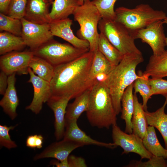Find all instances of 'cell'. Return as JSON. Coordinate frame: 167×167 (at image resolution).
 <instances>
[{
	"label": "cell",
	"instance_id": "1",
	"mask_svg": "<svg viewBox=\"0 0 167 167\" xmlns=\"http://www.w3.org/2000/svg\"><path fill=\"white\" fill-rule=\"evenodd\" d=\"M94 53L89 51L70 62L54 67L50 82L51 96L75 98L89 89L94 82L89 78Z\"/></svg>",
	"mask_w": 167,
	"mask_h": 167
},
{
	"label": "cell",
	"instance_id": "2",
	"mask_svg": "<svg viewBox=\"0 0 167 167\" xmlns=\"http://www.w3.org/2000/svg\"><path fill=\"white\" fill-rule=\"evenodd\" d=\"M144 61L142 54L124 55L103 80L108 88L117 115L121 111V99L126 89L139 77L136 73L137 66Z\"/></svg>",
	"mask_w": 167,
	"mask_h": 167
},
{
	"label": "cell",
	"instance_id": "3",
	"mask_svg": "<svg viewBox=\"0 0 167 167\" xmlns=\"http://www.w3.org/2000/svg\"><path fill=\"white\" fill-rule=\"evenodd\" d=\"M86 116L91 125L109 129L117 125V114L109 90L103 80L96 79L90 89Z\"/></svg>",
	"mask_w": 167,
	"mask_h": 167
},
{
	"label": "cell",
	"instance_id": "4",
	"mask_svg": "<svg viewBox=\"0 0 167 167\" xmlns=\"http://www.w3.org/2000/svg\"><path fill=\"white\" fill-rule=\"evenodd\" d=\"M115 11L114 20L133 32L156 21L163 20L167 15L162 11L154 10L146 4H140L131 9L121 6Z\"/></svg>",
	"mask_w": 167,
	"mask_h": 167
},
{
	"label": "cell",
	"instance_id": "5",
	"mask_svg": "<svg viewBox=\"0 0 167 167\" xmlns=\"http://www.w3.org/2000/svg\"><path fill=\"white\" fill-rule=\"evenodd\" d=\"M73 15L80 26V38L88 42L89 51L94 53L98 50V25L102 19L98 10L90 0H84V4L76 9Z\"/></svg>",
	"mask_w": 167,
	"mask_h": 167
},
{
	"label": "cell",
	"instance_id": "6",
	"mask_svg": "<svg viewBox=\"0 0 167 167\" xmlns=\"http://www.w3.org/2000/svg\"><path fill=\"white\" fill-rule=\"evenodd\" d=\"M98 29L109 41L124 55L129 54H142L136 46L134 32L115 20L101 19Z\"/></svg>",
	"mask_w": 167,
	"mask_h": 167
},
{
	"label": "cell",
	"instance_id": "7",
	"mask_svg": "<svg viewBox=\"0 0 167 167\" xmlns=\"http://www.w3.org/2000/svg\"><path fill=\"white\" fill-rule=\"evenodd\" d=\"M89 51V49L78 48L53 39L33 52L34 55L44 59L55 67L71 61Z\"/></svg>",
	"mask_w": 167,
	"mask_h": 167
},
{
	"label": "cell",
	"instance_id": "8",
	"mask_svg": "<svg viewBox=\"0 0 167 167\" xmlns=\"http://www.w3.org/2000/svg\"><path fill=\"white\" fill-rule=\"evenodd\" d=\"M22 24L21 36L25 44L33 51L53 39L49 23L38 24L30 22L24 18L20 19Z\"/></svg>",
	"mask_w": 167,
	"mask_h": 167
},
{
	"label": "cell",
	"instance_id": "9",
	"mask_svg": "<svg viewBox=\"0 0 167 167\" xmlns=\"http://www.w3.org/2000/svg\"><path fill=\"white\" fill-rule=\"evenodd\" d=\"M113 143L123 150L122 154L133 152L138 154L142 159L150 158L153 155L145 148L142 139L133 133L128 134L122 131L117 125L112 126Z\"/></svg>",
	"mask_w": 167,
	"mask_h": 167
},
{
	"label": "cell",
	"instance_id": "10",
	"mask_svg": "<svg viewBox=\"0 0 167 167\" xmlns=\"http://www.w3.org/2000/svg\"><path fill=\"white\" fill-rule=\"evenodd\" d=\"M164 24L163 20H157L134 32L135 39H140L143 43L148 45L155 56L159 55L165 50L166 37Z\"/></svg>",
	"mask_w": 167,
	"mask_h": 167
},
{
	"label": "cell",
	"instance_id": "11",
	"mask_svg": "<svg viewBox=\"0 0 167 167\" xmlns=\"http://www.w3.org/2000/svg\"><path fill=\"white\" fill-rule=\"evenodd\" d=\"M30 50L14 51L2 55L0 57V68L8 76L14 73L21 75L28 74L29 63L34 56Z\"/></svg>",
	"mask_w": 167,
	"mask_h": 167
},
{
	"label": "cell",
	"instance_id": "12",
	"mask_svg": "<svg viewBox=\"0 0 167 167\" xmlns=\"http://www.w3.org/2000/svg\"><path fill=\"white\" fill-rule=\"evenodd\" d=\"M28 72L30 78L28 82L32 84L34 93L32 101L26 109L37 114L41 110L43 103L47 102L51 96L50 84L35 75L29 67Z\"/></svg>",
	"mask_w": 167,
	"mask_h": 167
},
{
	"label": "cell",
	"instance_id": "13",
	"mask_svg": "<svg viewBox=\"0 0 167 167\" xmlns=\"http://www.w3.org/2000/svg\"><path fill=\"white\" fill-rule=\"evenodd\" d=\"M49 24L53 36L59 37L75 47L89 49L90 45L88 41L74 35L71 28L72 20L69 18L51 21Z\"/></svg>",
	"mask_w": 167,
	"mask_h": 167
},
{
	"label": "cell",
	"instance_id": "14",
	"mask_svg": "<svg viewBox=\"0 0 167 167\" xmlns=\"http://www.w3.org/2000/svg\"><path fill=\"white\" fill-rule=\"evenodd\" d=\"M84 146L78 142L63 139L48 146L41 152L35 155L33 160L37 161L51 158L63 160L67 158L74 150Z\"/></svg>",
	"mask_w": 167,
	"mask_h": 167
},
{
	"label": "cell",
	"instance_id": "15",
	"mask_svg": "<svg viewBox=\"0 0 167 167\" xmlns=\"http://www.w3.org/2000/svg\"><path fill=\"white\" fill-rule=\"evenodd\" d=\"M70 100L67 97L51 96L47 102L48 106L52 110L54 114V135L58 141L63 139L64 137L66 109Z\"/></svg>",
	"mask_w": 167,
	"mask_h": 167
},
{
	"label": "cell",
	"instance_id": "16",
	"mask_svg": "<svg viewBox=\"0 0 167 167\" xmlns=\"http://www.w3.org/2000/svg\"><path fill=\"white\" fill-rule=\"evenodd\" d=\"M77 120H66L65 129L63 139L78 142L84 146L93 145L110 149L117 147L113 143H105L92 138L79 127Z\"/></svg>",
	"mask_w": 167,
	"mask_h": 167
},
{
	"label": "cell",
	"instance_id": "17",
	"mask_svg": "<svg viewBox=\"0 0 167 167\" xmlns=\"http://www.w3.org/2000/svg\"><path fill=\"white\" fill-rule=\"evenodd\" d=\"M50 4L49 0H28L24 18L35 23H49Z\"/></svg>",
	"mask_w": 167,
	"mask_h": 167
},
{
	"label": "cell",
	"instance_id": "18",
	"mask_svg": "<svg viewBox=\"0 0 167 167\" xmlns=\"http://www.w3.org/2000/svg\"><path fill=\"white\" fill-rule=\"evenodd\" d=\"M16 74L14 73L8 76V87L0 101V105L3 112L12 120L15 119L17 116L16 109L19 104L15 87Z\"/></svg>",
	"mask_w": 167,
	"mask_h": 167
},
{
	"label": "cell",
	"instance_id": "19",
	"mask_svg": "<svg viewBox=\"0 0 167 167\" xmlns=\"http://www.w3.org/2000/svg\"><path fill=\"white\" fill-rule=\"evenodd\" d=\"M143 73L152 79L167 77V50L159 55L151 56Z\"/></svg>",
	"mask_w": 167,
	"mask_h": 167
},
{
	"label": "cell",
	"instance_id": "20",
	"mask_svg": "<svg viewBox=\"0 0 167 167\" xmlns=\"http://www.w3.org/2000/svg\"><path fill=\"white\" fill-rule=\"evenodd\" d=\"M133 89V83L126 89L121 99V118L125 121V132L128 134L133 133L131 119L134 110Z\"/></svg>",
	"mask_w": 167,
	"mask_h": 167
},
{
	"label": "cell",
	"instance_id": "21",
	"mask_svg": "<svg viewBox=\"0 0 167 167\" xmlns=\"http://www.w3.org/2000/svg\"><path fill=\"white\" fill-rule=\"evenodd\" d=\"M163 105L154 112L145 111L148 125L154 126L159 131L164 139L166 149H167V113L165 109L167 104V98Z\"/></svg>",
	"mask_w": 167,
	"mask_h": 167
},
{
	"label": "cell",
	"instance_id": "22",
	"mask_svg": "<svg viewBox=\"0 0 167 167\" xmlns=\"http://www.w3.org/2000/svg\"><path fill=\"white\" fill-rule=\"evenodd\" d=\"M52 4L49 13L51 21L68 18L80 6L78 0H54Z\"/></svg>",
	"mask_w": 167,
	"mask_h": 167
},
{
	"label": "cell",
	"instance_id": "23",
	"mask_svg": "<svg viewBox=\"0 0 167 167\" xmlns=\"http://www.w3.org/2000/svg\"><path fill=\"white\" fill-rule=\"evenodd\" d=\"M133 98L134 110L131 119L133 133L143 139L148 126L145 111L142 104L139 102L136 93H134Z\"/></svg>",
	"mask_w": 167,
	"mask_h": 167
},
{
	"label": "cell",
	"instance_id": "24",
	"mask_svg": "<svg viewBox=\"0 0 167 167\" xmlns=\"http://www.w3.org/2000/svg\"><path fill=\"white\" fill-rule=\"evenodd\" d=\"M114 67L98 50L94 53L89 73L90 80L94 82L100 75L106 77Z\"/></svg>",
	"mask_w": 167,
	"mask_h": 167
},
{
	"label": "cell",
	"instance_id": "25",
	"mask_svg": "<svg viewBox=\"0 0 167 167\" xmlns=\"http://www.w3.org/2000/svg\"><path fill=\"white\" fill-rule=\"evenodd\" d=\"M90 89H88L75 98L74 101L68 105L65 115L66 120H77L88 109Z\"/></svg>",
	"mask_w": 167,
	"mask_h": 167
},
{
	"label": "cell",
	"instance_id": "26",
	"mask_svg": "<svg viewBox=\"0 0 167 167\" xmlns=\"http://www.w3.org/2000/svg\"><path fill=\"white\" fill-rule=\"evenodd\" d=\"M98 50L113 66H116L120 63L124 56L101 32L99 35Z\"/></svg>",
	"mask_w": 167,
	"mask_h": 167
},
{
	"label": "cell",
	"instance_id": "27",
	"mask_svg": "<svg viewBox=\"0 0 167 167\" xmlns=\"http://www.w3.org/2000/svg\"><path fill=\"white\" fill-rule=\"evenodd\" d=\"M22 38L6 32L0 33V54L20 51L25 46Z\"/></svg>",
	"mask_w": 167,
	"mask_h": 167
},
{
	"label": "cell",
	"instance_id": "28",
	"mask_svg": "<svg viewBox=\"0 0 167 167\" xmlns=\"http://www.w3.org/2000/svg\"><path fill=\"white\" fill-rule=\"evenodd\" d=\"M142 141L145 148L153 155L166 158V149L164 148L160 143L154 126L150 125L148 126Z\"/></svg>",
	"mask_w": 167,
	"mask_h": 167
},
{
	"label": "cell",
	"instance_id": "29",
	"mask_svg": "<svg viewBox=\"0 0 167 167\" xmlns=\"http://www.w3.org/2000/svg\"><path fill=\"white\" fill-rule=\"evenodd\" d=\"M29 67L40 78L50 82L53 77L54 66L44 59L34 55Z\"/></svg>",
	"mask_w": 167,
	"mask_h": 167
},
{
	"label": "cell",
	"instance_id": "30",
	"mask_svg": "<svg viewBox=\"0 0 167 167\" xmlns=\"http://www.w3.org/2000/svg\"><path fill=\"white\" fill-rule=\"evenodd\" d=\"M139 77L133 83L134 93H139L143 99L142 105L144 110L147 111V104L148 100L153 95L149 82V76L139 70L137 72Z\"/></svg>",
	"mask_w": 167,
	"mask_h": 167
},
{
	"label": "cell",
	"instance_id": "31",
	"mask_svg": "<svg viewBox=\"0 0 167 167\" xmlns=\"http://www.w3.org/2000/svg\"><path fill=\"white\" fill-rule=\"evenodd\" d=\"M22 24L21 19L14 18L0 13V31H4L21 36Z\"/></svg>",
	"mask_w": 167,
	"mask_h": 167
},
{
	"label": "cell",
	"instance_id": "32",
	"mask_svg": "<svg viewBox=\"0 0 167 167\" xmlns=\"http://www.w3.org/2000/svg\"><path fill=\"white\" fill-rule=\"evenodd\" d=\"M117 0H93L92 3L98 10L102 19L114 20V4Z\"/></svg>",
	"mask_w": 167,
	"mask_h": 167
},
{
	"label": "cell",
	"instance_id": "33",
	"mask_svg": "<svg viewBox=\"0 0 167 167\" xmlns=\"http://www.w3.org/2000/svg\"><path fill=\"white\" fill-rule=\"evenodd\" d=\"M28 0H11L6 15L21 19L24 17Z\"/></svg>",
	"mask_w": 167,
	"mask_h": 167
},
{
	"label": "cell",
	"instance_id": "34",
	"mask_svg": "<svg viewBox=\"0 0 167 167\" xmlns=\"http://www.w3.org/2000/svg\"><path fill=\"white\" fill-rule=\"evenodd\" d=\"M16 126H8L5 125H0V146L8 149L16 148L17 145L12 140L9 134V131L14 129Z\"/></svg>",
	"mask_w": 167,
	"mask_h": 167
},
{
	"label": "cell",
	"instance_id": "35",
	"mask_svg": "<svg viewBox=\"0 0 167 167\" xmlns=\"http://www.w3.org/2000/svg\"><path fill=\"white\" fill-rule=\"evenodd\" d=\"M163 157L153 155L146 162L134 161L128 165V167H167V161Z\"/></svg>",
	"mask_w": 167,
	"mask_h": 167
},
{
	"label": "cell",
	"instance_id": "36",
	"mask_svg": "<svg viewBox=\"0 0 167 167\" xmlns=\"http://www.w3.org/2000/svg\"><path fill=\"white\" fill-rule=\"evenodd\" d=\"M153 95H161L167 98V80L163 78H149Z\"/></svg>",
	"mask_w": 167,
	"mask_h": 167
},
{
	"label": "cell",
	"instance_id": "37",
	"mask_svg": "<svg viewBox=\"0 0 167 167\" xmlns=\"http://www.w3.org/2000/svg\"><path fill=\"white\" fill-rule=\"evenodd\" d=\"M68 167H86V161L83 158L70 155L67 158Z\"/></svg>",
	"mask_w": 167,
	"mask_h": 167
},
{
	"label": "cell",
	"instance_id": "38",
	"mask_svg": "<svg viewBox=\"0 0 167 167\" xmlns=\"http://www.w3.org/2000/svg\"><path fill=\"white\" fill-rule=\"evenodd\" d=\"M8 76L5 73L1 71L0 72V94L3 95L8 85Z\"/></svg>",
	"mask_w": 167,
	"mask_h": 167
},
{
	"label": "cell",
	"instance_id": "39",
	"mask_svg": "<svg viewBox=\"0 0 167 167\" xmlns=\"http://www.w3.org/2000/svg\"><path fill=\"white\" fill-rule=\"evenodd\" d=\"M36 135L28 136L26 142V146L29 148L34 149L36 148Z\"/></svg>",
	"mask_w": 167,
	"mask_h": 167
},
{
	"label": "cell",
	"instance_id": "40",
	"mask_svg": "<svg viewBox=\"0 0 167 167\" xmlns=\"http://www.w3.org/2000/svg\"><path fill=\"white\" fill-rule=\"evenodd\" d=\"M11 0H0V13L6 14Z\"/></svg>",
	"mask_w": 167,
	"mask_h": 167
},
{
	"label": "cell",
	"instance_id": "41",
	"mask_svg": "<svg viewBox=\"0 0 167 167\" xmlns=\"http://www.w3.org/2000/svg\"><path fill=\"white\" fill-rule=\"evenodd\" d=\"M163 23L167 24V15L165 18L163 20ZM165 43L166 46H167V37H166L165 40Z\"/></svg>",
	"mask_w": 167,
	"mask_h": 167
},
{
	"label": "cell",
	"instance_id": "42",
	"mask_svg": "<svg viewBox=\"0 0 167 167\" xmlns=\"http://www.w3.org/2000/svg\"><path fill=\"white\" fill-rule=\"evenodd\" d=\"M78 1L80 3V5H82L84 4V0H78Z\"/></svg>",
	"mask_w": 167,
	"mask_h": 167
},
{
	"label": "cell",
	"instance_id": "43",
	"mask_svg": "<svg viewBox=\"0 0 167 167\" xmlns=\"http://www.w3.org/2000/svg\"><path fill=\"white\" fill-rule=\"evenodd\" d=\"M165 156H166V158H167V149H166V152Z\"/></svg>",
	"mask_w": 167,
	"mask_h": 167
},
{
	"label": "cell",
	"instance_id": "44",
	"mask_svg": "<svg viewBox=\"0 0 167 167\" xmlns=\"http://www.w3.org/2000/svg\"><path fill=\"white\" fill-rule=\"evenodd\" d=\"M49 1L50 2V3L51 4H52V2H53V0H49Z\"/></svg>",
	"mask_w": 167,
	"mask_h": 167
}]
</instances>
